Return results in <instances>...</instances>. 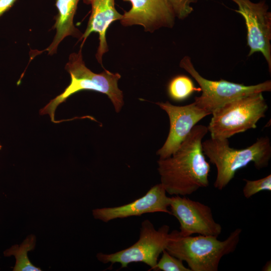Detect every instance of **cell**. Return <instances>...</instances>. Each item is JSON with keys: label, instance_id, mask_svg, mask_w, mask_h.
<instances>
[{"label": "cell", "instance_id": "cell-1", "mask_svg": "<svg viewBox=\"0 0 271 271\" xmlns=\"http://www.w3.org/2000/svg\"><path fill=\"white\" fill-rule=\"evenodd\" d=\"M207 126L195 125L177 150L158 161L161 183L170 195L186 196L209 186L210 166L202 150Z\"/></svg>", "mask_w": 271, "mask_h": 271}, {"label": "cell", "instance_id": "cell-2", "mask_svg": "<svg viewBox=\"0 0 271 271\" xmlns=\"http://www.w3.org/2000/svg\"><path fill=\"white\" fill-rule=\"evenodd\" d=\"M241 232V228H236L220 240L213 235L184 236L175 230L169 233L165 249L185 261L191 271H217L221 258L235 250Z\"/></svg>", "mask_w": 271, "mask_h": 271}, {"label": "cell", "instance_id": "cell-3", "mask_svg": "<svg viewBox=\"0 0 271 271\" xmlns=\"http://www.w3.org/2000/svg\"><path fill=\"white\" fill-rule=\"evenodd\" d=\"M80 46L77 53H72L69 55L65 65V69L71 78L69 84L62 93L51 100L39 111L41 115L48 114L53 122H61L55 120V112L57 107L73 94L83 90L106 94L116 112H120L124 105L123 93L118 87V81L121 75L106 69L100 73L92 72L85 64L82 53L83 46Z\"/></svg>", "mask_w": 271, "mask_h": 271}, {"label": "cell", "instance_id": "cell-4", "mask_svg": "<svg viewBox=\"0 0 271 271\" xmlns=\"http://www.w3.org/2000/svg\"><path fill=\"white\" fill-rule=\"evenodd\" d=\"M204 155L217 169L214 187L222 190L234 178L236 172L253 162L258 170L266 167L271 158V143L268 137L258 138L251 146L243 149L229 146L227 139L206 140L202 143Z\"/></svg>", "mask_w": 271, "mask_h": 271}, {"label": "cell", "instance_id": "cell-5", "mask_svg": "<svg viewBox=\"0 0 271 271\" xmlns=\"http://www.w3.org/2000/svg\"><path fill=\"white\" fill-rule=\"evenodd\" d=\"M268 105L262 92L252 93L229 101L215 109L207 126L211 138L228 139L236 133L255 128L264 117Z\"/></svg>", "mask_w": 271, "mask_h": 271}, {"label": "cell", "instance_id": "cell-6", "mask_svg": "<svg viewBox=\"0 0 271 271\" xmlns=\"http://www.w3.org/2000/svg\"><path fill=\"white\" fill-rule=\"evenodd\" d=\"M170 227L163 225L156 230L148 219L141 224L138 240L130 246L114 253L99 252L97 259L103 263H119L120 268L127 267L132 262H143L148 265L151 270L157 271V264L161 253L166 249Z\"/></svg>", "mask_w": 271, "mask_h": 271}, {"label": "cell", "instance_id": "cell-7", "mask_svg": "<svg viewBox=\"0 0 271 271\" xmlns=\"http://www.w3.org/2000/svg\"><path fill=\"white\" fill-rule=\"evenodd\" d=\"M179 65L194 78L200 86L202 93L195 97L196 104L211 114L217 108L237 98L271 91L270 80L256 85H245L222 79L218 81L207 79L195 69L190 57L188 56L181 60Z\"/></svg>", "mask_w": 271, "mask_h": 271}, {"label": "cell", "instance_id": "cell-8", "mask_svg": "<svg viewBox=\"0 0 271 271\" xmlns=\"http://www.w3.org/2000/svg\"><path fill=\"white\" fill-rule=\"evenodd\" d=\"M238 6L234 11L243 18L247 29L248 56L260 52L271 71V13L265 0L254 3L250 0H230Z\"/></svg>", "mask_w": 271, "mask_h": 271}, {"label": "cell", "instance_id": "cell-9", "mask_svg": "<svg viewBox=\"0 0 271 271\" xmlns=\"http://www.w3.org/2000/svg\"><path fill=\"white\" fill-rule=\"evenodd\" d=\"M170 211L180 223V234L184 236L194 234L218 236L222 228L214 219L211 208L185 196L170 197Z\"/></svg>", "mask_w": 271, "mask_h": 271}, {"label": "cell", "instance_id": "cell-10", "mask_svg": "<svg viewBox=\"0 0 271 271\" xmlns=\"http://www.w3.org/2000/svg\"><path fill=\"white\" fill-rule=\"evenodd\" d=\"M165 110L170 119V130L163 146L157 152L160 159L172 155L190 132L193 127L204 117L211 114L198 106L195 102L176 106L167 101L156 103Z\"/></svg>", "mask_w": 271, "mask_h": 271}, {"label": "cell", "instance_id": "cell-11", "mask_svg": "<svg viewBox=\"0 0 271 271\" xmlns=\"http://www.w3.org/2000/svg\"><path fill=\"white\" fill-rule=\"evenodd\" d=\"M129 2L131 8L124 11L120 20L124 27L140 25L153 33L163 27L172 28L175 14L168 0H122Z\"/></svg>", "mask_w": 271, "mask_h": 271}, {"label": "cell", "instance_id": "cell-12", "mask_svg": "<svg viewBox=\"0 0 271 271\" xmlns=\"http://www.w3.org/2000/svg\"><path fill=\"white\" fill-rule=\"evenodd\" d=\"M160 183L152 187L145 195L123 205L97 208L92 210L95 219L104 222L117 218L141 216L144 214L163 212L171 215L168 209L170 197Z\"/></svg>", "mask_w": 271, "mask_h": 271}, {"label": "cell", "instance_id": "cell-13", "mask_svg": "<svg viewBox=\"0 0 271 271\" xmlns=\"http://www.w3.org/2000/svg\"><path fill=\"white\" fill-rule=\"evenodd\" d=\"M91 6V12L87 28L80 40L83 46L88 37L93 32L99 36V45L95 55L98 62L102 66V57L108 51L106 39V32L110 25L114 21L120 20L122 15L117 12L115 7V0H83ZM103 67V66H102Z\"/></svg>", "mask_w": 271, "mask_h": 271}, {"label": "cell", "instance_id": "cell-14", "mask_svg": "<svg viewBox=\"0 0 271 271\" xmlns=\"http://www.w3.org/2000/svg\"><path fill=\"white\" fill-rule=\"evenodd\" d=\"M79 1H56V7L58 13L53 27L56 32L51 44L45 50L49 55L55 54L60 43L67 37L72 36L80 40L83 34L75 27L73 23Z\"/></svg>", "mask_w": 271, "mask_h": 271}, {"label": "cell", "instance_id": "cell-15", "mask_svg": "<svg viewBox=\"0 0 271 271\" xmlns=\"http://www.w3.org/2000/svg\"><path fill=\"white\" fill-rule=\"evenodd\" d=\"M36 244L34 235H29L20 245H14L4 252L5 256L14 255L16 260L14 271H41L40 268L35 266L29 259L28 252L34 249Z\"/></svg>", "mask_w": 271, "mask_h": 271}, {"label": "cell", "instance_id": "cell-16", "mask_svg": "<svg viewBox=\"0 0 271 271\" xmlns=\"http://www.w3.org/2000/svg\"><path fill=\"white\" fill-rule=\"evenodd\" d=\"M195 91H201L200 88H196L192 80L183 75L172 79L168 87L169 96L175 101L184 100Z\"/></svg>", "mask_w": 271, "mask_h": 271}, {"label": "cell", "instance_id": "cell-17", "mask_svg": "<svg viewBox=\"0 0 271 271\" xmlns=\"http://www.w3.org/2000/svg\"><path fill=\"white\" fill-rule=\"evenodd\" d=\"M245 184L243 188L245 198H249L262 191H271V175L255 180L243 179Z\"/></svg>", "mask_w": 271, "mask_h": 271}, {"label": "cell", "instance_id": "cell-18", "mask_svg": "<svg viewBox=\"0 0 271 271\" xmlns=\"http://www.w3.org/2000/svg\"><path fill=\"white\" fill-rule=\"evenodd\" d=\"M157 270L163 271H191L186 267L183 261L171 255L166 249L162 252L161 258L157 264Z\"/></svg>", "mask_w": 271, "mask_h": 271}, {"label": "cell", "instance_id": "cell-19", "mask_svg": "<svg viewBox=\"0 0 271 271\" xmlns=\"http://www.w3.org/2000/svg\"><path fill=\"white\" fill-rule=\"evenodd\" d=\"M172 6L175 16L180 20L188 17L193 11L191 4L196 3L198 0H168Z\"/></svg>", "mask_w": 271, "mask_h": 271}, {"label": "cell", "instance_id": "cell-20", "mask_svg": "<svg viewBox=\"0 0 271 271\" xmlns=\"http://www.w3.org/2000/svg\"><path fill=\"white\" fill-rule=\"evenodd\" d=\"M17 0H0V17L8 11Z\"/></svg>", "mask_w": 271, "mask_h": 271}, {"label": "cell", "instance_id": "cell-21", "mask_svg": "<svg viewBox=\"0 0 271 271\" xmlns=\"http://www.w3.org/2000/svg\"><path fill=\"white\" fill-rule=\"evenodd\" d=\"M263 271H270L271 270V261H267L262 268Z\"/></svg>", "mask_w": 271, "mask_h": 271}, {"label": "cell", "instance_id": "cell-22", "mask_svg": "<svg viewBox=\"0 0 271 271\" xmlns=\"http://www.w3.org/2000/svg\"><path fill=\"white\" fill-rule=\"evenodd\" d=\"M2 145H1V143H0V151L2 149Z\"/></svg>", "mask_w": 271, "mask_h": 271}]
</instances>
